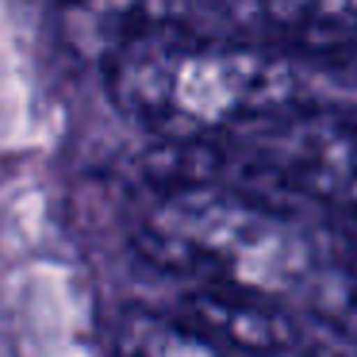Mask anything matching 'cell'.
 Segmentation results:
<instances>
[{
    "instance_id": "cell-1",
    "label": "cell",
    "mask_w": 357,
    "mask_h": 357,
    "mask_svg": "<svg viewBox=\"0 0 357 357\" xmlns=\"http://www.w3.org/2000/svg\"><path fill=\"white\" fill-rule=\"evenodd\" d=\"M108 93L131 123L165 142H223L292 112L300 81L261 47L173 24L112 50Z\"/></svg>"
},
{
    "instance_id": "cell-2",
    "label": "cell",
    "mask_w": 357,
    "mask_h": 357,
    "mask_svg": "<svg viewBox=\"0 0 357 357\" xmlns=\"http://www.w3.org/2000/svg\"><path fill=\"white\" fill-rule=\"evenodd\" d=\"M135 242L154 265L185 277L192 288L254 292L269 300L331 296L334 265L307 227L280 208L227 185L181 181L142 208Z\"/></svg>"
},
{
    "instance_id": "cell-3",
    "label": "cell",
    "mask_w": 357,
    "mask_h": 357,
    "mask_svg": "<svg viewBox=\"0 0 357 357\" xmlns=\"http://www.w3.org/2000/svg\"><path fill=\"white\" fill-rule=\"evenodd\" d=\"M238 139L250 162L288 192L357 215V116L280 112Z\"/></svg>"
},
{
    "instance_id": "cell-4",
    "label": "cell",
    "mask_w": 357,
    "mask_h": 357,
    "mask_svg": "<svg viewBox=\"0 0 357 357\" xmlns=\"http://www.w3.org/2000/svg\"><path fill=\"white\" fill-rule=\"evenodd\" d=\"M185 319L215 349H296L303 346V326L284 300L254 292H223V288H192Z\"/></svg>"
},
{
    "instance_id": "cell-5",
    "label": "cell",
    "mask_w": 357,
    "mask_h": 357,
    "mask_svg": "<svg viewBox=\"0 0 357 357\" xmlns=\"http://www.w3.org/2000/svg\"><path fill=\"white\" fill-rule=\"evenodd\" d=\"M261 31L303 47H357V0H242Z\"/></svg>"
},
{
    "instance_id": "cell-6",
    "label": "cell",
    "mask_w": 357,
    "mask_h": 357,
    "mask_svg": "<svg viewBox=\"0 0 357 357\" xmlns=\"http://www.w3.org/2000/svg\"><path fill=\"white\" fill-rule=\"evenodd\" d=\"M58 4L66 16L85 27V35H96L112 54L119 43L135 35L173 27L185 0H58Z\"/></svg>"
},
{
    "instance_id": "cell-7",
    "label": "cell",
    "mask_w": 357,
    "mask_h": 357,
    "mask_svg": "<svg viewBox=\"0 0 357 357\" xmlns=\"http://www.w3.org/2000/svg\"><path fill=\"white\" fill-rule=\"evenodd\" d=\"M116 346L127 354H215L208 338L185 315L169 319L158 311H131L116 326Z\"/></svg>"
}]
</instances>
